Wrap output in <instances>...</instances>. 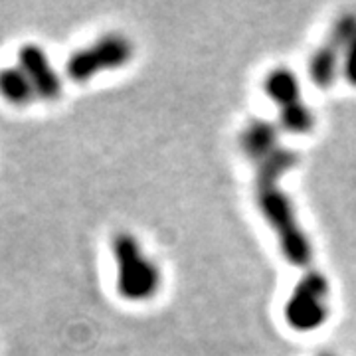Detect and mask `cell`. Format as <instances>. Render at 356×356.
<instances>
[{
	"mask_svg": "<svg viewBox=\"0 0 356 356\" xmlns=\"http://www.w3.org/2000/svg\"><path fill=\"white\" fill-rule=\"evenodd\" d=\"M355 30L356 14H341L334 20L327 40L313 51V56L309 60V77L317 88L327 89L337 81V76L341 74L344 46H346L348 38L355 34Z\"/></svg>",
	"mask_w": 356,
	"mask_h": 356,
	"instance_id": "obj_5",
	"label": "cell"
},
{
	"mask_svg": "<svg viewBox=\"0 0 356 356\" xmlns=\"http://www.w3.org/2000/svg\"><path fill=\"white\" fill-rule=\"evenodd\" d=\"M135 46L129 36L121 32H107L91 44L77 48L65 64V72L72 81L86 83L91 77L109 70H119L133 60Z\"/></svg>",
	"mask_w": 356,
	"mask_h": 356,
	"instance_id": "obj_4",
	"label": "cell"
},
{
	"mask_svg": "<svg viewBox=\"0 0 356 356\" xmlns=\"http://www.w3.org/2000/svg\"><path fill=\"white\" fill-rule=\"evenodd\" d=\"M280 129L291 135H307L317 125V117L303 99L280 109Z\"/></svg>",
	"mask_w": 356,
	"mask_h": 356,
	"instance_id": "obj_10",
	"label": "cell"
},
{
	"mask_svg": "<svg viewBox=\"0 0 356 356\" xmlns=\"http://www.w3.org/2000/svg\"><path fill=\"white\" fill-rule=\"evenodd\" d=\"M18 65L24 70V74L30 79L32 88L36 91L38 99L44 102H56L62 95V77L58 70L51 64L48 51L40 44L26 42L18 50Z\"/></svg>",
	"mask_w": 356,
	"mask_h": 356,
	"instance_id": "obj_6",
	"label": "cell"
},
{
	"mask_svg": "<svg viewBox=\"0 0 356 356\" xmlns=\"http://www.w3.org/2000/svg\"><path fill=\"white\" fill-rule=\"evenodd\" d=\"M341 74L346 79L348 86L356 88V30L355 34L348 38L343 51V64H341Z\"/></svg>",
	"mask_w": 356,
	"mask_h": 356,
	"instance_id": "obj_11",
	"label": "cell"
},
{
	"mask_svg": "<svg viewBox=\"0 0 356 356\" xmlns=\"http://www.w3.org/2000/svg\"><path fill=\"white\" fill-rule=\"evenodd\" d=\"M331 285L323 271L309 267L289 293L283 315L293 331L311 332L321 329L329 318Z\"/></svg>",
	"mask_w": 356,
	"mask_h": 356,
	"instance_id": "obj_3",
	"label": "cell"
},
{
	"mask_svg": "<svg viewBox=\"0 0 356 356\" xmlns=\"http://www.w3.org/2000/svg\"><path fill=\"white\" fill-rule=\"evenodd\" d=\"M264 91L266 95L275 103L280 109L289 107L293 103L301 102V83L299 77L289 67H275L271 70L264 79Z\"/></svg>",
	"mask_w": 356,
	"mask_h": 356,
	"instance_id": "obj_8",
	"label": "cell"
},
{
	"mask_svg": "<svg viewBox=\"0 0 356 356\" xmlns=\"http://www.w3.org/2000/svg\"><path fill=\"white\" fill-rule=\"evenodd\" d=\"M111 252L117 267V291L123 299L145 303L161 291L163 271L131 232L115 234Z\"/></svg>",
	"mask_w": 356,
	"mask_h": 356,
	"instance_id": "obj_2",
	"label": "cell"
},
{
	"mask_svg": "<svg viewBox=\"0 0 356 356\" xmlns=\"http://www.w3.org/2000/svg\"><path fill=\"white\" fill-rule=\"evenodd\" d=\"M317 356H337V355H332V353H321V355Z\"/></svg>",
	"mask_w": 356,
	"mask_h": 356,
	"instance_id": "obj_12",
	"label": "cell"
},
{
	"mask_svg": "<svg viewBox=\"0 0 356 356\" xmlns=\"http://www.w3.org/2000/svg\"><path fill=\"white\" fill-rule=\"evenodd\" d=\"M299 165V154L281 147L255 170L254 194L257 208L277 236L281 254L295 267H309L313 259V243L301 226L289 194L280 186L281 178Z\"/></svg>",
	"mask_w": 356,
	"mask_h": 356,
	"instance_id": "obj_1",
	"label": "cell"
},
{
	"mask_svg": "<svg viewBox=\"0 0 356 356\" xmlns=\"http://www.w3.org/2000/svg\"><path fill=\"white\" fill-rule=\"evenodd\" d=\"M0 97L16 107H24L38 99L30 79L18 64L0 67Z\"/></svg>",
	"mask_w": 356,
	"mask_h": 356,
	"instance_id": "obj_9",
	"label": "cell"
},
{
	"mask_svg": "<svg viewBox=\"0 0 356 356\" xmlns=\"http://www.w3.org/2000/svg\"><path fill=\"white\" fill-rule=\"evenodd\" d=\"M280 131L281 129L277 123L264 121V119H255L252 123H248L240 135L242 153L252 163L259 165L267 156H271L277 149H281Z\"/></svg>",
	"mask_w": 356,
	"mask_h": 356,
	"instance_id": "obj_7",
	"label": "cell"
}]
</instances>
